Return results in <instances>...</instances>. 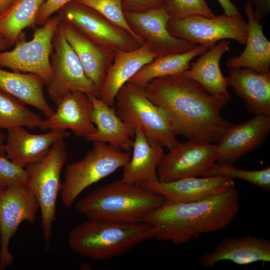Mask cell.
Wrapping results in <instances>:
<instances>
[{
    "instance_id": "2e32d148",
    "label": "cell",
    "mask_w": 270,
    "mask_h": 270,
    "mask_svg": "<svg viewBox=\"0 0 270 270\" xmlns=\"http://www.w3.org/2000/svg\"><path fill=\"white\" fill-rule=\"evenodd\" d=\"M158 54L146 44L130 50L115 51L100 90V99L111 106L120 88L144 66Z\"/></svg>"
},
{
    "instance_id": "44dd1931",
    "label": "cell",
    "mask_w": 270,
    "mask_h": 270,
    "mask_svg": "<svg viewBox=\"0 0 270 270\" xmlns=\"http://www.w3.org/2000/svg\"><path fill=\"white\" fill-rule=\"evenodd\" d=\"M88 96L92 106L90 120L96 129L84 138L88 141L104 142L130 152L132 148L135 130L119 117L113 106L97 96Z\"/></svg>"
},
{
    "instance_id": "ffe728a7",
    "label": "cell",
    "mask_w": 270,
    "mask_h": 270,
    "mask_svg": "<svg viewBox=\"0 0 270 270\" xmlns=\"http://www.w3.org/2000/svg\"><path fill=\"white\" fill-rule=\"evenodd\" d=\"M56 105L53 114L42 120L38 127L41 130H70L76 136L84 138L96 130L90 118L92 104L86 94L71 90Z\"/></svg>"
},
{
    "instance_id": "8d00e7d4",
    "label": "cell",
    "mask_w": 270,
    "mask_h": 270,
    "mask_svg": "<svg viewBox=\"0 0 270 270\" xmlns=\"http://www.w3.org/2000/svg\"><path fill=\"white\" fill-rule=\"evenodd\" d=\"M254 8V16L260 24L270 12V0H249Z\"/></svg>"
},
{
    "instance_id": "f35d334b",
    "label": "cell",
    "mask_w": 270,
    "mask_h": 270,
    "mask_svg": "<svg viewBox=\"0 0 270 270\" xmlns=\"http://www.w3.org/2000/svg\"><path fill=\"white\" fill-rule=\"evenodd\" d=\"M18 0H0V16L6 13Z\"/></svg>"
},
{
    "instance_id": "ac0fdd59",
    "label": "cell",
    "mask_w": 270,
    "mask_h": 270,
    "mask_svg": "<svg viewBox=\"0 0 270 270\" xmlns=\"http://www.w3.org/2000/svg\"><path fill=\"white\" fill-rule=\"evenodd\" d=\"M4 144L6 157L16 164L26 168L37 162L48 154L55 142L70 136L66 130L52 129L42 134H32L24 126L8 130Z\"/></svg>"
},
{
    "instance_id": "7c38bea8",
    "label": "cell",
    "mask_w": 270,
    "mask_h": 270,
    "mask_svg": "<svg viewBox=\"0 0 270 270\" xmlns=\"http://www.w3.org/2000/svg\"><path fill=\"white\" fill-rule=\"evenodd\" d=\"M56 13L62 21L103 47L116 51L130 50L141 46L126 31L76 0L66 4Z\"/></svg>"
},
{
    "instance_id": "cb8c5ba5",
    "label": "cell",
    "mask_w": 270,
    "mask_h": 270,
    "mask_svg": "<svg viewBox=\"0 0 270 270\" xmlns=\"http://www.w3.org/2000/svg\"><path fill=\"white\" fill-rule=\"evenodd\" d=\"M244 11L248 18V36L246 48L238 56L227 60L230 69L248 68L261 73L270 72V42L264 35L262 27L254 18V8L246 0Z\"/></svg>"
},
{
    "instance_id": "ab89813d",
    "label": "cell",
    "mask_w": 270,
    "mask_h": 270,
    "mask_svg": "<svg viewBox=\"0 0 270 270\" xmlns=\"http://www.w3.org/2000/svg\"><path fill=\"white\" fill-rule=\"evenodd\" d=\"M5 138L4 134L0 130V155L2 156H6L4 144Z\"/></svg>"
},
{
    "instance_id": "484cf974",
    "label": "cell",
    "mask_w": 270,
    "mask_h": 270,
    "mask_svg": "<svg viewBox=\"0 0 270 270\" xmlns=\"http://www.w3.org/2000/svg\"><path fill=\"white\" fill-rule=\"evenodd\" d=\"M132 154L122 167L124 182L142 185L158 182V168L164 154L163 148L151 145L138 130H135Z\"/></svg>"
},
{
    "instance_id": "ba28073f",
    "label": "cell",
    "mask_w": 270,
    "mask_h": 270,
    "mask_svg": "<svg viewBox=\"0 0 270 270\" xmlns=\"http://www.w3.org/2000/svg\"><path fill=\"white\" fill-rule=\"evenodd\" d=\"M60 19L56 14L36 28L29 41H16L10 50L0 51V67L40 76L46 86L52 78L50 58L52 40Z\"/></svg>"
},
{
    "instance_id": "74e56055",
    "label": "cell",
    "mask_w": 270,
    "mask_h": 270,
    "mask_svg": "<svg viewBox=\"0 0 270 270\" xmlns=\"http://www.w3.org/2000/svg\"><path fill=\"white\" fill-rule=\"evenodd\" d=\"M222 6L224 14L228 16L240 15L238 8L230 0H218Z\"/></svg>"
},
{
    "instance_id": "4316f807",
    "label": "cell",
    "mask_w": 270,
    "mask_h": 270,
    "mask_svg": "<svg viewBox=\"0 0 270 270\" xmlns=\"http://www.w3.org/2000/svg\"><path fill=\"white\" fill-rule=\"evenodd\" d=\"M44 85L43 80L36 74L10 72L0 67V89L25 104L38 109L47 118L51 116L54 111L44 98Z\"/></svg>"
},
{
    "instance_id": "d6a6232c",
    "label": "cell",
    "mask_w": 270,
    "mask_h": 270,
    "mask_svg": "<svg viewBox=\"0 0 270 270\" xmlns=\"http://www.w3.org/2000/svg\"><path fill=\"white\" fill-rule=\"evenodd\" d=\"M163 7L171 18L199 15L213 18L215 15L206 0H165Z\"/></svg>"
},
{
    "instance_id": "30bf717a",
    "label": "cell",
    "mask_w": 270,
    "mask_h": 270,
    "mask_svg": "<svg viewBox=\"0 0 270 270\" xmlns=\"http://www.w3.org/2000/svg\"><path fill=\"white\" fill-rule=\"evenodd\" d=\"M50 62L52 78L46 86L50 98L56 104L71 90L98 97V89L86 76L78 58L64 36L60 23L53 38Z\"/></svg>"
},
{
    "instance_id": "d6986e66",
    "label": "cell",
    "mask_w": 270,
    "mask_h": 270,
    "mask_svg": "<svg viewBox=\"0 0 270 270\" xmlns=\"http://www.w3.org/2000/svg\"><path fill=\"white\" fill-rule=\"evenodd\" d=\"M140 186L162 196L165 201L174 202L202 200L235 187L232 179L222 176L190 177Z\"/></svg>"
},
{
    "instance_id": "d590c367",
    "label": "cell",
    "mask_w": 270,
    "mask_h": 270,
    "mask_svg": "<svg viewBox=\"0 0 270 270\" xmlns=\"http://www.w3.org/2000/svg\"><path fill=\"white\" fill-rule=\"evenodd\" d=\"M165 0H123L124 12H138L163 7Z\"/></svg>"
},
{
    "instance_id": "8fae6325",
    "label": "cell",
    "mask_w": 270,
    "mask_h": 270,
    "mask_svg": "<svg viewBox=\"0 0 270 270\" xmlns=\"http://www.w3.org/2000/svg\"><path fill=\"white\" fill-rule=\"evenodd\" d=\"M38 202L27 182L0 188V270L10 266L14 257L10 241L24 221L34 222Z\"/></svg>"
},
{
    "instance_id": "7a4b0ae2",
    "label": "cell",
    "mask_w": 270,
    "mask_h": 270,
    "mask_svg": "<svg viewBox=\"0 0 270 270\" xmlns=\"http://www.w3.org/2000/svg\"><path fill=\"white\" fill-rule=\"evenodd\" d=\"M240 210L236 186L207 198L188 202L164 201L144 222L152 226L158 240L180 245L202 234L226 228Z\"/></svg>"
},
{
    "instance_id": "836d02e7",
    "label": "cell",
    "mask_w": 270,
    "mask_h": 270,
    "mask_svg": "<svg viewBox=\"0 0 270 270\" xmlns=\"http://www.w3.org/2000/svg\"><path fill=\"white\" fill-rule=\"evenodd\" d=\"M28 177L26 168L13 162L6 156L0 155V188L26 184Z\"/></svg>"
},
{
    "instance_id": "9c48e42d",
    "label": "cell",
    "mask_w": 270,
    "mask_h": 270,
    "mask_svg": "<svg viewBox=\"0 0 270 270\" xmlns=\"http://www.w3.org/2000/svg\"><path fill=\"white\" fill-rule=\"evenodd\" d=\"M167 28L172 36L208 50L217 42L228 39L245 44L248 36V23L241 14H224L213 18L194 15L170 18Z\"/></svg>"
},
{
    "instance_id": "60d3db41",
    "label": "cell",
    "mask_w": 270,
    "mask_h": 270,
    "mask_svg": "<svg viewBox=\"0 0 270 270\" xmlns=\"http://www.w3.org/2000/svg\"><path fill=\"white\" fill-rule=\"evenodd\" d=\"M9 47V44L6 39L0 35V50H4Z\"/></svg>"
},
{
    "instance_id": "3957f363",
    "label": "cell",
    "mask_w": 270,
    "mask_h": 270,
    "mask_svg": "<svg viewBox=\"0 0 270 270\" xmlns=\"http://www.w3.org/2000/svg\"><path fill=\"white\" fill-rule=\"evenodd\" d=\"M164 201L140 185L120 180L94 190L80 198L76 208L88 220L140 222Z\"/></svg>"
},
{
    "instance_id": "9a60e30c",
    "label": "cell",
    "mask_w": 270,
    "mask_h": 270,
    "mask_svg": "<svg viewBox=\"0 0 270 270\" xmlns=\"http://www.w3.org/2000/svg\"><path fill=\"white\" fill-rule=\"evenodd\" d=\"M270 130V116H254L242 124H232L216 144L217 162L234 164L260 146Z\"/></svg>"
},
{
    "instance_id": "5bb4252c",
    "label": "cell",
    "mask_w": 270,
    "mask_h": 270,
    "mask_svg": "<svg viewBox=\"0 0 270 270\" xmlns=\"http://www.w3.org/2000/svg\"><path fill=\"white\" fill-rule=\"evenodd\" d=\"M130 27L158 56L182 53L197 45L172 36L167 28L170 16L164 7L147 10L124 12Z\"/></svg>"
},
{
    "instance_id": "83f0119b",
    "label": "cell",
    "mask_w": 270,
    "mask_h": 270,
    "mask_svg": "<svg viewBox=\"0 0 270 270\" xmlns=\"http://www.w3.org/2000/svg\"><path fill=\"white\" fill-rule=\"evenodd\" d=\"M208 50L204 46L197 45L184 52L158 56L142 68L127 83L142 88L154 79L180 75L189 68L192 60Z\"/></svg>"
},
{
    "instance_id": "277c9868",
    "label": "cell",
    "mask_w": 270,
    "mask_h": 270,
    "mask_svg": "<svg viewBox=\"0 0 270 270\" xmlns=\"http://www.w3.org/2000/svg\"><path fill=\"white\" fill-rule=\"evenodd\" d=\"M154 238V229L144 222L88 219L70 231L68 244L74 252L82 257L102 261L124 254Z\"/></svg>"
},
{
    "instance_id": "f546056e",
    "label": "cell",
    "mask_w": 270,
    "mask_h": 270,
    "mask_svg": "<svg viewBox=\"0 0 270 270\" xmlns=\"http://www.w3.org/2000/svg\"><path fill=\"white\" fill-rule=\"evenodd\" d=\"M25 105L0 89V128L8 130L18 126L38 128L43 120Z\"/></svg>"
},
{
    "instance_id": "1f68e13d",
    "label": "cell",
    "mask_w": 270,
    "mask_h": 270,
    "mask_svg": "<svg viewBox=\"0 0 270 270\" xmlns=\"http://www.w3.org/2000/svg\"><path fill=\"white\" fill-rule=\"evenodd\" d=\"M100 14L109 22L129 33L140 46L144 44L142 39L129 26L122 8L123 0H76Z\"/></svg>"
},
{
    "instance_id": "603a6c76",
    "label": "cell",
    "mask_w": 270,
    "mask_h": 270,
    "mask_svg": "<svg viewBox=\"0 0 270 270\" xmlns=\"http://www.w3.org/2000/svg\"><path fill=\"white\" fill-rule=\"evenodd\" d=\"M228 78V86L244 100L249 112L254 116H270V72L230 69Z\"/></svg>"
},
{
    "instance_id": "6da1fadb",
    "label": "cell",
    "mask_w": 270,
    "mask_h": 270,
    "mask_svg": "<svg viewBox=\"0 0 270 270\" xmlns=\"http://www.w3.org/2000/svg\"><path fill=\"white\" fill-rule=\"evenodd\" d=\"M142 88L168 116L178 135L188 140L218 143L232 124L220 114L230 99L210 94L182 74L154 79Z\"/></svg>"
},
{
    "instance_id": "4dcf8cb0",
    "label": "cell",
    "mask_w": 270,
    "mask_h": 270,
    "mask_svg": "<svg viewBox=\"0 0 270 270\" xmlns=\"http://www.w3.org/2000/svg\"><path fill=\"white\" fill-rule=\"evenodd\" d=\"M204 176H222L232 180L241 179L266 192L270 190V167L256 170H246L237 168L232 164L217 162Z\"/></svg>"
},
{
    "instance_id": "5b68a950",
    "label": "cell",
    "mask_w": 270,
    "mask_h": 270,
    "mask_svg": "<svg viewBox=\"0 0 270 270\" xmlns=\"http://www.w3.org/2000/svg\"><path fill=\"white\" fill-rule=\"evenodd\" d=\"M114 105L119 117L140 130L151 145L170 150L178 142V134L170 118L142 88L126 83L117 94Z\"/></svg>"
},
{
    "instance_id": "7402d4cb",
    "label": "cell",
    "mask_w": 270,
    "mask_h": 270,
    "mask_svg": "<svg viewBox=\"0 0 270 270\" xmlns=\"http://www.w3.org/2000/svg\"><path fill=\"white\" fill-rule=\"evenodd\" d=\"M64 34L84 68L86 76L100 90L115 51L96 43L72 25L62 21Z\"/></svg>"
},
{
    "instance_id": "e0dca14e",
    "label": "cell",
    "mask_w": 270,
    "mask_h": 270,
    "mask_svg": "<svg viewBox=\"0 0 270 270\" xmlns=\"http://www.w3.org/2000/svg\"><path fill=\"white\" fill-rule=\"evenodd\" d=\"M230 260L239 265L270 262V240L252 235L223 238L210 252L200 257V264L208 268L217 262Z\"/></svg>"
},
{
    "instance_id": "f1b7e54d",
    "label": "cell",
    "mask_w": 270,
    "mask_h": 270,
    "mask_svg": "<svg viewBox=\"0 0 270 270\" xmlns=\"http://www.w3.org/2000/svg\"><path fill=\"white\" fill-rule=\"evenodd\" d=\"M46 0H18L0 16V35L14 46L25 28L36 24L40 10Z\"/></svg>"
},
{
    "instance_id": "52a82bcc",
    "label": "cell",
    "mask_w": 270,
    "mask_h": 270,
    "mask_svg": "<svg viewBox=\"0 0 270 270\" xmlns=\"http://www.w3.org/2000/svg\"><path fill=\"white\" fill-rule=\"evenodd\" d=\"M64 139L55 142L39 162L28 165L27 184L34 194L41 213L42 236L48 250L56 220V204L62 184L60 174L68 158Z\"/></svg>"
},
{
    "instance_id": "d4e9b609",
    "label": "cell",
    "mask_w": 270,
    "mask_h": 270,
    "mask_svg": "<svg viewBox=\"0 0 270 270\" xmlns=\"http://www.w3.org/2000/svg\"><path fill=\"white\" fill-rule=\"evenodd\" d=\"M230 42L222 40L201 54L182 75L200 84L209 94L230 99L228 78L222 73L220 61L230 50Z\"/></svg>"
},
{
    "instance_id": "4fadbf2b",
    "label": "cell",
    "mask_w": 270,
    "mask_h": 270,
    "mask_svg": "<svg viewBox=\"0 0 270 270\" xmlns=\"http://www.w3.org/2000/svg\"><path fill=\"white\" fill-rule=\"evenodd\" d=\"M168 150L158 168L160 182L204 176L216 161V144H212L178 142Z\"/></svg>"
},
{
    "instance_id": "e575fe53",
    "label": "cell",
    "mask_w": 270,
    "mask_h": 270,
    "mask_svg": "<svg viewBox=\"0 0 270 270\" xmlns=\"http://www.w3.org/2000/svg\"><path fill=\"white\" fill-rule=\"evenodd\" d=\"M73 0H46L42 5L36 21V24L42 26L62 7Z\"/></svg>"
},
{
    "instance_id": "8992f818",
    "label": "cell",
    "mask_w": 270,
    "mask_h": 270,
    "mask_svg": "<svg viewBox=\"0 0 270 270\" xmlns=\"http://www.w3.org/2000/svg\"><path fill=\"white\" fill-rule=\"evenodd\" d=\"M130 156L129 152L106 142H94L92 148L82 159L66 167L60 191L64 205L70 207L86 188L122 168Z\"/></svg>"
}]
</instances>
